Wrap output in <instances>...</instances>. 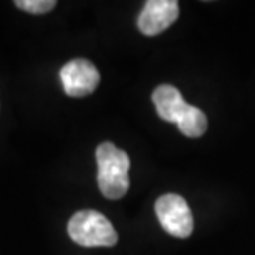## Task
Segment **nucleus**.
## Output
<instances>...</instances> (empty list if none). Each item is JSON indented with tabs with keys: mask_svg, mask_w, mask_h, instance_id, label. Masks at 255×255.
I'll return each mask as SVG.
<instances>
[{
	"mask_svg": "<svg viewBox=\"0 0 255 255\" xmlns=\"http://www.w3.org/2000/svg\"><path fill=\"white\" fill-rule=\"evenodd\" d=\"M98 187L108 199H121L129 189V156L113 142H101L96 147Z\"/></svg>",
	"mask_w": 255,
	"mask_h": 255,
	"instance_id": "nucleus-1",
	"label": "nucleus"
},
{
	"mask_svg": "<svg viewBox=\"0 0 255 255\" xmlns=\"http://www.w3.org/2000/svg\"><path fill=\"white\" fill-rule=\"evenodd\" d=\"M68 236L81 247H113L118 242L113 224L98 211H78L68 222Z\"/></svg>",
	"mask_w": 255,
	"mask_h": 255,
	"instance_id": "nucleus-2",
	"label": "nucleus"
},
{
	"mask_svg": "<svg viewBox=\"0 0 255 255\" xmlns=\"http://www.w3.org/2000/svg\"><path fill=\"white\" fill-rule=\"evenodd\" d=\"M156 216L167 234L186 239L192 234L194 219L189 204L179 194H164L156 201Z\"/></svg>",
	"mask_w": 255,
	"mask_h": 255,
	"instance_id": "nucleus-3",
	"label": "nucleus"
},
{
	"mask_svg": "<svg viewBox=\"0 0 255 255\" xmlns=\"http://www.w3.org/2000/svg\"><path fill=\"white\" fill-rule=\"evenodd\" d=\"M60 80L65 93L71 98H83L91 95L100 83V73L96 66L85 58L68 62L60 70Z\"/></svg>",
	"mask_w": 255,
	"mask_h": 255,
	"instance_id": "nucleus-4",
	"label": "nucleus"
},
{
	"mask_svg": "<svg viewBox=\"0 0 255 255\" xmlns=\"http://www.w3.org/2000/svg\"><path fill=\"white\" fill-rule=\"evenodd\" d=\"M179 17L176 0H149L137 17V28L146 37H154L167 30Z\"/></svg>",
	"mask_w": 255,
	"mask_h": 255,
	"instance_id": "nucleus-5",
	"label": "nucleus"
},
{
	"mask_svg": "<svg viewBox=\"0 0 255 255\" xmlns=\"http://www.w3.org/2000/svg\"><path fill=\"white\" fill-rule=\"evenodd\" d=\"M152 103L156 106V111L161 120L167 121V123H177L181 115L184 113L186 103L182 98L181 91L172 85H159L152 91Z\"/></svg>",
	"mask_w": 255,
	"mask_h": 255,
	"instance_id": "nucleus-6",
	"label": "nucleus"
},
{
	"mask_svg": "<svg viewBox=\"0 0 255 255\" xmlns=\"http://www.w3.org/2000/svg\"><path fill=\"white\" fill-rule=\"evenodd\" d=\"M176 125L184 136L201 137L207 129V118L202 113V110H199L197 106L187 105L184 113L181 115V118Z\"/></svg>",
	"mask_w": 255,
	"mask_h": 255,
	"instance_id": "nucleus-7",
	"label": "nucleus"
},
{
	"mask_svg": "<svg viewBox=\"0 0 255 255\" xmlns=\"http://www.w3.org/2000/svg\"><path fill=\"white\" fill-rule=\"evenodd\" d=\"M15 7L33 15H42L57 7V2L55 0H15Z\"/></svg>",
	"mask_w": 255,
	"mask_h": 255,
	"instance_id": "nucleus-8",
	"label": "nucleus"
}]
</instances>
